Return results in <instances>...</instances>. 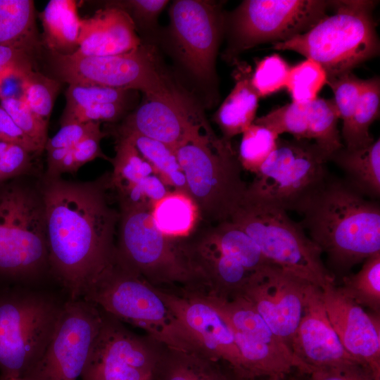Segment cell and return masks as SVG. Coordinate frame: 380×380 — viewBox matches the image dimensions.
Segmentation results:
<instances>
[{
    "mask_svg": "<svg viewBox=\"0 0 380 380\" xmlns=\"http://www.w3.org/2000/svg\"><path fill=\"white\" fill-rule=\"evenodd\" d=\"M109 177L106 173L80 182L42 175L37 182L44 206L51 277L70 299L82 298L115 258L120 212L110 203Z\"/></svg>",
    "mask_w": 380,
    "mask_h": 380,
    "instance_id": "1",
    "label": "cell"
},
{
    "mask_svg": "<svg viewBox=\"0 0 380 380\" xmlns=\"http://www.w3.org/2000/svg\"><path fill=\"white\" fill-rule=\"evenodd\" d=\"M309 238L336 272L380 253V205L330 174L296 211Z\"/></svg>",
    "mask_w": 380,
    "mask_h": 380,
    "instance_id": "2",
    "label": "cell"
},
{
    "mask_svg": "<svg viewBox=\"0 0 380 380\" xmlns=\"http://www.w3.org/2000/svg\"><path fill=\"white\" fill-rule=\"evenodd\" d=\"M51 279L38 184L0 187V286H43Z\"/></svg>",
    "mask_w": 380,
    "mask_h": 380,
    "instance_id": "3",
    "label": "cell"
},
{
    "mask_svg": "<svg viewBox=\"0 0 380 380\" xmlns=\"http://www.w3.org/2000/svg\"><path fill=\"white\" fill-rule=\"evenodd\" d=\"M186 193L207 225L228 221L243 198L247 184L230 141L219 138L207 122L175 149Z\"/></svg>",
    "mask_w": 380,
    "mask_h": 380,
    "instance_id": "4",
    "label": "cell"
},
{
    "mask_svg": "<svg viewBox=\"0 0 380 380\" xmlns=\"http://www.w3.org/2000/svg\"><path fill=\"white\" fill-rule=\"evenodd\" d=\"M82 298L120 322L139 327L160 345L198 350L162 296L159 287L116 257L85 289Z\"/></svg>",
    "mask_w": 380,
    "mask_h": 380,
    "instance_id": "5",
    "label": "cell"
},
{
    "mask_svg": "<svg viewBox=\"0 0 380 380\" xmlns=\"http://www.w3.org/2000/svg\"><path fill=\"white\" fill-rule=\"evenodd\" d=\"M67 298L44 286H0V378H24L35 366Z\"/></svg>",
    "mask_w": 380,
    "mask_h": 380,
    "instance_id": "6",
    "label": "cell"
},
{
    "mask_svg": "<svg viewBox=\"0 0 380 380\" xmlns=\"http://www.w3.org/2000/svg\"><path fill=\"white\" fill-rule=\"evenodd\" d=\"M375 1H333L328 14L308 32L272 48L292 51L315 61L328 78L352 70L378 55L379 41L373 18Z\"/></svg>",
    "mask_w": 380,
    "mask_h": 380,
    "instance_id": "7",
    "label": "cell"
},
{
    "mask_svg": "<svg viewBox=\"0 0 380 380\" xmlns=\"http://www.w3.org/2000/svg\"><path fill=\"white\" fill-rule=\"evenodd\" d=\"M228 221L243 229L270 263L320 289L334 284L321 250L285 210L245 194Z\"/></svg>",
    "mask_w": 380,
    "mask_h": 380,
    "instance_id": "8",
    "label": "cell"
},
{
    "mask_svg": "<svg viewBox=\"0 0 380 380\" xmlns=\"http://www.w3.org/2000/svg\"><path fill=\"white\" fill-rule=\"evenodd\" d=\"M50 63L54 75L51 77L69 84L140 91L144 96L167 99H179L185 93L164 70L152 44L105 56L78 58L51 52Z\"/></svg>",
    "mask_w": 380,
    "mask_h": 380,
    "instance_id": "9",
    "label": "cell"
},
{
    "mask_svg": "<svg viewBox=\"0 0 380 380\" xmlns=\"http://www.w3.org/2000/svg\"><path fill=\"white\" fill-rule=\"evenodd\" d=\"M333 1L245 0L225 14L228 45L223 53L234 63L241 52L260 44L287 41L303 34L328 15Z\"/></svg>",
    "mask_w": 380,
    "mask_h": 380,
    "instance_id": "10",
    "label": "cell"
},
{
    "mask_svg": "<svg viewBox=\"0 0 380 380\" xmlns=\"http://www.w3.org/2000/svg\"><path fill=\"white\" fill-rule=\"evenodd\" d=\"M219 2L177 0L169 8L167 41L174 57L212 103L217 94L215 61L224 31Z\"/></svg>",
    "mask_w": 380,
    "mask_h": 380,
    "instance_id": "11",
    "label": "cell"
},
{
    "mask_svg": "<svg viewBox=\"0 0 380 380\" xmlns=\"http://www.w3.org/2000/svg\"><path fill=\"white\" fill-rule=\"evenodd\" d=\"M327 161L310 141L279 137L275 149L247 186L245 194L286 211H296L329 176Z\"/></svg>",
    "mask_w": 380,
    "mask_h": 380,
    "instance_id": "12",
    "label": "cell"
},
{
    "mask_svg": "<svg viewBox=\"0 0 380 380\" xmlns=\"http://www.w3.org/2000/svg\"><path fill=\"white\" fill-rule=\"evenodd\" d=\"M117 259L151 284H196L180 239L163 234L151 210L120 211Z\"/></svg>",
    "mask_w": 380,
    "mask_h": 380,
    "instance_id": "13",
    "label": "cell"
},
{
    "mask_svg": "<svg viewBox=\"0 0 380 380\" xmlns=\"http://www.w3.org/2000/svg\"><path fill=\"white\" fill-rule=\"evenodd\" d=\"M101 312L80 298H67L52 336L25 380H77L99 331Z\"/></svg>",
    "mask_w": 380,
    "mask_h": 380,
    "instance_id": "14",
    "label": "cell"
},
{
    "mask_svg": "<svg viewBox=\"0 0 380 380\" xmlns=\"http://www.w3.org/2000/svg\"><path fill=\"white\" fill-rule=\"evenodd\" d=\"M101 312V327L82 374V380H148L158 356L156 348L128 331L120 321Z\"/></svg>",
    "mask_w": 380,
    "mask_h": 380,
    "instance_id": "15",
    "label": "cell"
},
{
    "mask_svg": "<svg viewBox=\"0 0 380 380\" xmlns=\"http://www.w3.org/2000/svg\"><path fill=\"white\" fill-rule=\"evenodd\" d=\"M309 284L269 264L252 274L241 294L251 303L272 332L290 346L303 312Z\"/></svg>",
    "mask_w": 380,
    "mask_h": 380,
    "instance_id": "16",
    "label": "cell"
},
{
    "mask_svg": "<svg viewBox=\"0 0 380 380\" xmlns=\"http://www.w3.org/2000/svg\"><path fill=\"white\" fill-rule=\"evenodd\" d=\"M160 291L199 350L212 359L225 360L246 377L232 330L203 293L182 296L161 289Z\"/></svg>",
    "mask_w": 380,
    "mask_h": 380,
    "instance_id": "17",
    "label": "cell"
},
{
    "mask_svg": "<svg viewBox=\"0 0 380 380\" xmlns=\"http://www.w3.org/2000/svg\"><path fill=\"white\" fill-rule=\"evenodd\" d=\"M207 122L189 93L177 99L144 96L117 130L132 131L175 148Z\"/></svg>",
    "mask_w": 380,
    "mask_h": 380,
    "instance_id": "18",
    "label": "cell"
},
{
    "mask_svg": "<svg viewBox=\"0 0 380 380\" xmlns=\"http://www.w3.org/2000/svg\"><path fill=\"white\" fill-rule=\"evenodd\" d=\"M329 322L346 351L380 379L379 315L367 313L335 284L321 289Z\"/></svg>",
    "mask_w": 380,
    "mask_h": 380,
    "instance_id": "19",
    "label": "cell"
},
{
    "mask_svg": "<svg viewBox=\"0 0 380 380\" xmlns=\"http://www.w3.org/2000/svg\"><path fill=\"white\" fill-rule=\"evenodd\" d=\"M290 346L310 372L317 369L362 365L341 344L327 317L321 289L312 284L307 289L303 312Z\"/></svg>",
    "mask_w": 380,
    "mask_h": 380,
    "instance_id": "20",
    "label": "cell"
},
{
    "mask_svg": "<svg viewBox=\"0 0 380 380\" xmlns=\"http://www.w3.org/2000/svg\"><path fill=\"white\" fill-rule=\"evenodd\" d=\"M142 43L131 17L123 10L111 6L81 19L78 49L74 57L105 56L126 53Z\"/></svg>",
    "mask_w": 380,
    "mask_h": 380,
    "instance_id": "21",
    "label": "cell"
},
{
    "mask_svg": "<svg viewBox=\"0 0 380 380\" xmlns=\"http://www.w3.org/2000/svg\"><path fill=\"white\" fill-rule=\"evenodd\" d=\"M234 63V86L213 115V121L220 129L222 138L228 141L253 123L260 98L251 84V66L242 62Z\"/></svg>",
    "mask_w": 380,
    "mask_h": 380,
    "instance_id": "22",
    "label": "cell"
},
{
    "mask_svg": "<svg viewBox=\"0 0 380 380\" xmlns=\"http://www.w3.org/2000/svg\"><path fill=\"white\" fill-rule=\"evenodd\" d=\"M329 160L343 170V179L360 194L370 199L380 196V140L363 148L349 150L344 146Z\"/></svg>",
    "mask_w": 380,
    "mask_h": 380,
    "instance_id": "23",
    "label": "cell"
},
{
    "mask_svg": "<svg viewBox=\"0 0 380 380\" xmlns=\"http://www.w3.org/2000/svg\"><path fill=\"white\" fill-rule=\"evenodd\" d=\"M43 44L51 53L71 55L78 49L81 19L75 0H51L39 13Z\"/></svg>",
    "mask_w": 380,
    "mask_h": 380,
    "instance_id": "24",
    "label": "cell"
},
{
    "mask_svg": "<svg viewBox=\"0 0 380 380\" xmlns=\"http://www.w3.org/2000/svg\"><path fill=\"white\" fill-rule=\"evenodd\" d=\"M151 214L157 229L175 239L189 236L200 223L198 208L185 191H169L152 208Z\"/></svg>",
    "mask_w": 380,
    "mask_h": 380,
    "instance_id": "25",
    "label": "cell"
},
{
    "mask_svg": "<svg viewBox=\"0 0 380 380\" xmlns=\"http://www.w3.org/2000/svg\"><path fill=\"white\" fill-rule=\"evenodd\" d=\"M32 0H0V45L35 53L40 47Z\"/></svg>",
    "mask_w": 380,
    "mask_h": 380,
    "instance_id": "26",
    "label": "cell"
},
{
    "mask_svg": "<svg viewBox=\"0 0 380 380\" xmlns=\"http://www.w3.org/2000/svg\"><path fill=\"white\" fill-rule=\"evenodd\" d=\"M117 136L127 138L167 186L186 192L185 177L172 148L135 132L117 130Z\"/></svg>",
    "mask_w": 380,
    "mask_h": 380,
    "instance_id": "27",
    "label": "cell"
},
{
    "mask_svg": "<svg viewBox=\"0 0 380 380\" xmlns=\"http://www.w3.org/2000/svg\"><path fill=\"white\" fill-rule=\"evenodd\" d=\"M206 227L220 250L249 272H257L272 264L262 255L255 242L234 223L224 221Z\"/></svg>",
    "mask_w": 380,
    "mask_h": 380,
    "instance_id": "28",
    "label": "cell"
},
{
    "mask_svg": "<svg viewBox=\"0 0 380 380\" xmlns=\"http://www.w3.org/2000/svg\"><path fill=\"white\" fill-rule=\"evenodd\" d=\"M380 80L377 77L364 80L361 94L350 126L342 136L345 147L355 150L372 144L369 127L379 116Z\"/></svg>",
    "mask_w": 380,
    "mask_h": 380,
    "instance_id": "29",
    "label": "cell"
},
{
    "mask_svg": "<svg viewBox=\"0 0 380 380\" xmlns=\"http://www.w3.org/2000/svg\"><path fill=\"white\" fill-rule=\"evenodd\" d=\"M339 114L334 99L317 98L309 104L308 136L329 161L343 145L338 129Z\"/></svg>",
    "mask_w": 380,
    "mask_h": 380,
    "instance_id": "30",
    "label": "cell"
},
{
    "mask_svg": "<svg viewBox=\"0 0 380 380\" xmlns=\"http://www.w3.org/2000/svg\"><path fill=\"white\" fill-rule=\"evenodd\" d=\"M344 296L376 315L380 312V253L363 261L355 274L345 276L338 287Z\"/></svg>",
    "mask_w": 380,
    "mask_h": 380,
    "instance_id": "31",
    "label": "cell"
},
{
    "mask_svg": "<svg viewBox=\"0 0 380 380\" xmlns=\"http://www.w3.org/2000/svg\"><path fill=\"white\" fill-rule=\"evenodd\" d=\"M113 166L108 186L115 191L156 174L150 164L125 137L118 136L115 156L110 158Z\"/></svg>",
    "mask_w": 380,
    "mask_h": 380,
    "instance_id": "32",
    "label": "cell"
},
{
    "mask_svg": "<svg viewBox=\"0 0 380 380\" xmlns=\"http://www.w3.org/2000/svg\"><path fill=\"white\" fill-rule=\"evenodd\" d=\"M61 87L62 82L58 80L32 70L21 77L20 97L39 119L48 125Z\"/></svg>",
    "mask_w": 380,
    "mask_h": 380,
    "instance_id": "33",
    "label": "cell"
},
{
    "mask_svg": "<svg viewBox=\"0 0 380 380\" xmlns=\"http://www.w3.org/2000/svg\"><path fill=\"white\" fill-rule=\"evenodd\" d=\"M279 135L267 127L251 124L243 133L238 160L242 167L256 174L261 165L275 149Z\"/></svg>",
    "mask_w": 380,
    "mask_h": 380,
    "instance_id": "34",
    "label": "cell"
},
{
    "mask_svg": "<svg viewBox=\"0 0 380 380\" xmlns=\"http://www.w3.org/2000/svg\"><path fill=\"white\" fill-rule=\"evenodd\" d=\"M328 76L323 67L310 58L290 68L286 88L293 102L310 103L327 84Z\"/></svg>",
    "mask_w": 380,
    "mask_h": 380,
    "instance_id": "35",
    "label": "cell"
},
{
    "mask_svg": "<svg viewBox=\"0 0 380 380\" xmlns=\"http://www.w3.org/2000/svg\"><path fill=\"white\" fill-rule=\"evenodd\" d=\"M310 103L291 102L256 118L254 123L263 125L277 135L291 134L297 140H308Z\"/></svg>",
    "mask_w": 380,
    "mask_h": 380,
    "instance_id": "36",
    "label": "cell"
},
{
    "mask_svg": "<svg viewBox=\"0 0 380 380\" xmlns=\"http://www.w3.org/2000/svg\"><path fill=\"white\" fill-rule=\"evenodd\" d=\"M132 91L134 90L99 85L70 84L65 93L66 104L61 120L95 104L129 103Z\"/></svg>",
    "mask_w": 380,
    "mask_h": 380,
    "instance_id": "37",
    "label": "cell"
},
{
    "mask_svg": "<svg viewBox=\"0 0 380 380\" xmlns=\"http://www.w3.org/2000/svg\"><path fill=\"white\" fill-rule=\"evenodd\" d=\"M164 348L168 365L165 380H224L203 360L201 351Z\"/></svg>",
    "mask_w": 380,
    "mask_h": 380,
    "instance_id": "38",
    "label": "cell"
},
{
    "mask_svg": "<svg viewBox=\"0 0 380 380\" xmlns=\"http://www.w3.org/2000/svg\"><path fill=\"white\" fill-rule=\"evenodd\" d=\"M169 191V186L156 174L115 191L120 210L146 209L151 211Z\"/></svg>",
    "mask_w": 380,
    "mask_h": 380,
    "instance_id": "39",
    "label": "cell"
},
{
    "mask_svg": "<svg viewBox=\"0 0 380 380\" xmlns=\"http://www.w3.org/2000/svg\"><path fill=\"white\" fill-rule=\"evenodd\" d=\"M291 67L278 54L265 57L256 64L251 84L259 97L273 94L286 86Z\"/></svg>",
    "mask_w": 380,
    "mask_h": 380,
    "instance_id": "40",
    "label": "cell"
},
{
    "mask_svg": "<svg viewBox=\"0 0 380 380\" xmlns=\"http://www.w3.org/2000/svg\"><path fill=\"white\" fill-rule=\"evenodd\" d=\"M363 80L352 72L328 78L327 84L334 94V101L339 118L342 120V136L345 134L352 122L355 108L361 94Z\"/></svg>",
    "mask_w": 380,
    "mask_h": 380,
    "instance_id": "41",
    "label": "cell"
},
{
    "mask_svg": "<svg viewBox=\"0 0 380 380\" xmlns=\"http://www.w3.org/2000/svg\"><path fill=\"white\" fill-rule=\"evenodd\" d=\"M0 105L11 117L16 125L42 152L48 140V125L31 110L21 97L0 99Z\"/></svg>",
    "mask_w": 380,
    "mask_h": 380,
    "instance_id": "42",
    "label": "cell"
},
{
    "mask_svg": "<svg viewBox=\"0 0 380 380\" xmlns=\"http://www.w3.org/2000/svg\"><path fill=\"white\" fill-rule=\"evenodd\" d=\"M106 135L107 133L102 131L99 127L76 145L68 148L53 176L48 178L61 177L63 173H75L82 165L96 158H103L110 161V158L103 153L100 146L101 141Z\"/></svg>",
    "mask_w": 380,
    "mask_h": 380,
    "instance_id": "43",
    "label": "cell"
},
{
    "mask_svg": "<svg viewBox=\"0 0 380 380\" xmlns=\"http://www.w3.org/2000/svg\"><path fill=\"white\" fill-rule=\"evenodd\" d=\"M169 3L167 0L111 1L107 6H115L125 11L132 19L136 29L154 33L157 30L158 19Z\"/></svg>",
    "mask_w": 380,
    "mask_h": 380,
    "instance_id": "44",
    "label": "cell"
},
{
    "mask_svg": "<svg viewBox=\"0 0 380 380\" xmlns=\"http://www.w3.org/2000/svg\"><path fill=\"white\" fill-rule=\"evenodd\" d=\"M129 103H99L81 109L69 117L60 120L61 126L70 123L89 122H115L120 120L128 110Z\"/></svg>",
    "mask_w": 380,
    "mask_h": 380,
    "instance_id": "45",
    "label": "cell"
},
{
    "mask_svg": "<svg viewBox=\"0 0 380 380\" xmlns=\"http://www.w3.org/2000/svg\"><path fill=\"white\" fill-rule=\"evenodd\" d=\"M101 122H89L84 123H70L61 126L58 132L51 138L48 139L44 150L46 151L70 148L96 128L101 127Z\"/></svg>",
    "mask_w": 380,
    "mask_h": 380,
    "instance_id": "46",
    "label": "cell"
},
{
    "mask_svg": "<svg viewBox=\"0 0 380 380\" xmlns=\"http://www.w3.org/2000/svg\"><path fill=\"white\" fill-rule=\"evenodd\" d=\"M34 53L12 45H0V77L6 71L24 74L34 70Z\"/></svg>",
    "mask_w": 380,
    "mask_h": 380,
    "instance_id": "47",
    "label": "cell"
},
{
    "mask_svg": "<svg viewBox=\"0 0 380 380\" xmlns=\"http://www.w3.org/2000/svg\"><path fill=\"white\" fill-rule=\"evenodd\" d=\"M308 375L310 376L309 380H380L362 365L317 369Z\"/></svg>",
    "mask_w": 380,
    "mask_h": 380,
    "instance_id": "48",
    "label": "cell"
},
{
    "mask_svg": "<svg viewBox=\"0 0 380 380\" xmlns=\"http://www.w3.org/2000/svg\"><path fill=\"white\" fill-rule=\"evenodd\" d=\"M0 141L20 145L37 156L42 153L34 142L16 125L1 105Z\"/></svg>",
    "mask_w": 380,
    "mask_h": 380,
    "instance_id": "49",
    "label": "cell"
},
{
    "mask_svg": "<svg viewBox=\"0 0 380 380\" xmlns=\"http://www.w3.org/2000/svg\"><path fill=\"white\" fill-rule=\"evenodd\" d=\"M9 144L11 143L4 141H0V156L4 151V150L7 148Z\"/></svg>",
    "mask_w": 380,
    "mask_h": 380,
    "instance_id": "50",
    "label": "cell"
},
{
    "mask_svg": "<svg viewBox=\"0 0 380 380\" xmlns=\"http://www.w3.org/2000/svg\"><path fill=\"white\" fill-rule=\"evenodd\" d=\"M0 380H25L23 378H9V379H2L0 378Z\"/></svg>",
    "mask_w": 380,
    "mask_h": 380,
    "instance_id": "51",
    "label": "cell"
},
{
    "mask_svg": "<svg viewBox=\"0 0 380 380\" xmlns=\"http://www.w3.org/2000/svg\"><path fill=\"white\" fill-rule=\"evenodd\" d=\"M270 380H277V379H270Z\"/></svg>",
    "mask_w": 380,
    "mask_h": 380,
    "instance_id": "52",
    "label": "cell"
},
{
    "mask_svg": "<svg viewBox=\"0 0 380 380\" xmlns=\"http://www.w3.org/2000/svg\"><path fill=\"white\" fill-rule=\"evenodd\" d=\"M279 380H281V379H279Z\"/></svg>",
    "mask_w": 380,
    "mask_h": 380,
    "instance_id": "53",
    "label": "cell"
}]
</instances>
